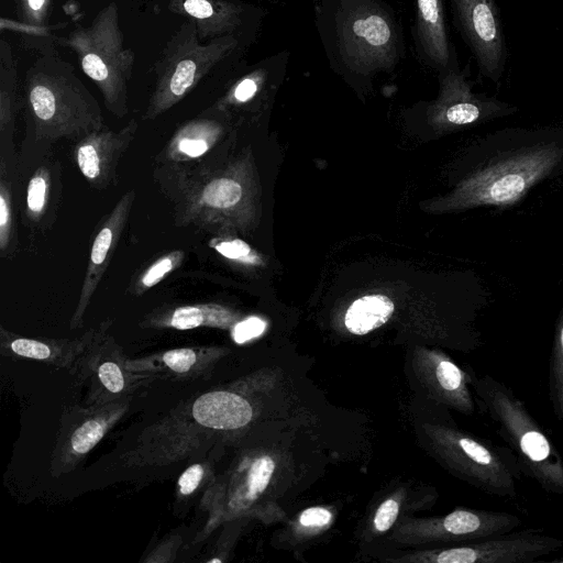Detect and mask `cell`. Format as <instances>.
Listing matches in <instances>:
<instances>
[{
  "instance_id": "6da1fadb",
  "label": "cell",
  "mask_w": 563,
  "mask_h": 563,
  "mask_svg": "<svg viewBox=\"0 0 563 563\" xmlns=\"http://www.w3.org/2000/svg\"><path fill=\"white\" fill-rule=\"evenodd\" d=\"M330 68L353 87L391 75L406 56L400 0H311Z\"/></svg>"
},
{
  "instance_id": "7a4b0ae2",
  "label": "cell",
  "mask_w": 563,
  "mask_h": 563,
  "mask_svg": "<svg viewBox=\"0 0 563 563\" xmlns=\"http://www.w3.org/2000/svg\"><path fill=\"white\" fill-rule=\"evenodd\" d=\"M563 167V136L528 131L488 137L477 168L457 192L461 207L510 208Z\"/></svg>"
},
{
  "instance_id": "3957f363",
  "label": "cell",
  "mask_w": 563,
  "mask_h": 563,
  "mask_svg": "<svg viewBox=\"0 0 563 563\" xmlns=\"http://www.w3.org/2000/svg\"><path fill=\"white\" fill-rule=\"evenodd\" d=\"M21 104L37 139L81 140L104 129L98 101L52 45L26 70Z\"/></svg>"
},
{
  "instance_id": "277c9868",
  "label": "cell",
  "mask_w": 563,
  "mask_h": 563,
  "mask_svg": "<svg viewBox=\"0 0 563 563\" xmlns=\"http://www.w3.org/2000/svg\"><path fill=\"white\" fill-rule=\"evenodd\" d=\"M471 384L498 432L515 451L521 472L544 490L563 495V457L523 402L490 375L472 376Z\"/></svg>"
},
{
  "instance_id": "5b68a950",
  "label": "cell",
  "mask_w": 563,
  "mask_h": 563,
  "mask_svg": "<svg viewBox=\"0 0 563 563\" xmlns=\"http://www.w3.org/2000/svg\"><path fill=\"white\" fill-rule=\"evenodd\" d=\"M55 41L71 51L84 74L100 90L107 109L118 118L128 113V86L135 53L125 46L115 1L103 7L89 25H76Z\"/></svg>"
},
{
  "instance_id": "8992f818",
  "label": "cell",
  "mask_w": 563,
  "mask_h": 563,
  "mask_svg": "<svg viewBox=\"0 0 563 563\" xmlns=\"http://www.w3.org/2000/svg\"><path fill=\"white\" fill-rule=\"evenodd\" d=\"M244 40L227 35L202 43L196 25L183 22L152 67L154 87L143 119L154 120L181 101L214 67L239 52Z\"/></svg>"
},
{
  "instance_id": "52a82bcc",
  "label": "cell",
  "mask_w": 563,
  "mask_h": 563,
  "mask_svg": "<svg viewBox=\"0 0 563 563\" xmlns=\"http://www.w3.org/2000/svg\"><path fill=\"white\" fill-rule=\"evenodd\" d=\"M423 432L433 453L456 476L490 495H516L521 468L514 453L443 424H423Z\"/></svg>"
},
{
  "instance_id": "ba28073f",
  "label": "cell",
  "mask_w": 563,
  "mask_h": 563,
  "mask_svg": "<svg viewBox=\"0 0 563 563\" xmlns=\"http://www.w3.org/2000/svg\"><path fill=\"white\" fill-rule=\"evenodd\" d=\"M563 548V540L538 531L507 532L450 548L408 553L405 563H531Z\"/></svg>"
},
{
  "instance_id": "9c48e42d",
  "label": "cell",
  "mask_w": 563,
  "mask_h": 563,
  "mask_svg": "<svg viewBox=\"0 0 563 563\" xmlns=\"http://www.w3.org/2000/svg\"><path fill=\"white\" fill-rule=\"evenodd\" d=\"M521 523L506 511L459 508L442 517L405 519L391 538L400 544L464 542L511 532Z\"/></svg>"
},
{
  "instance_id": "30bf717a",
  "label": "cell",
  "mask_w": 563,
  "mask_h": 563,
  "mask_svg": "<svg viewBox=\"0 0 563 563\" xmlns=\"http://www.w3.org/2000/svg\"><path fill=\"white\" fill-rule=\"evenodd\" d=\"M167 9L191 21L201 41L235 35L251 41L265 12L230 0H168Z\"/></svg>"
},
{
  "instance_id": "8fae6325",
  "label": "cell",
  "mask_w": 563,
  "mask_h": 563,
  "mask_svg": "<svg viewBox=\"0 0 563 563\" xmlns=\"http://www.w3.org/2000/svg\"><path fill=\"white\" fill-rule=\"evenodd\" d=\"M455 20L486 76L497 78L505 47L493 0H451Z\"/></svg>"
},
{
  "instance_id": "7c38bea8",
  "label": "cell",
  "mask_w": 563,
  "mask_h": 563,
  "mask_svg": "<svg viewBox=\"0 0 563 563\" xmlns=\"http://www.w3.org/2000/svg\"><path fill=\"white\" fill-rule=\"evenodd\" d=\"M438 74L441 96L437 111L440 119L452 126L473 125L516 111V108L494 98L474 95L465 71L460 70L456 60Z\"/></svg>"
},
{
  "instance_id": "4fadbf2b",
  "label": "cell",
  "mask_w": 563,
  "mask_h": 563,
  "mask_svg": "<svg viewBox=\"0 0 563 563\" xmlns=\"http://www.w3.org/2000/svg\"><path fill=\"white\" fill-rule=\"evenodd\" d=\"M137 130L136 120H130L119 131L107 128L79 140L75 147L76 164L88 183L98 188L115 179L118 164Z\"/></svg>"
},
{
  "instance_id": "5bb4252c",
  "label": "cell",
  "mask_w": 563,
  "mask_h": 563,
  "mask_svg": "<svg viewBox=\"0 0 563 563\" xmlns=\"http://www.w3.org/2000/svg\"><path fill=\"white\" fill-rule=\"evenodd\" d=\"M413 369L429 394L439 402L464 415L474 412L466 375L448 355L440 351L418 349L412 356Z\"/></svg>"
},
{
  "instance_id": "9a60e30c",
  "label": "cell",
  "mask_w": 563,
  "mask_h": 563,
  "mask_svg": "<svg viewBox=\"0 0 563 563\" xmlns=\"http://www.w3.org/2000/svg\"><path fill=\"white\" fill-rule=\"evenodd\" d=\"M134 199L135 191L132 189L126 191L110 211L95 235L78 303L71 319L73 327L81 323L91 297L107 271L110 258L123 232Z\"/></svg>"
},
{
  "instance_id": "2e32d148",
  "label": "cell",
  "mask_w": 563,
  "mask_h": 563,
  "mask_svg": "<svg viewBox=\"0 0 563 563\" xmlns=\"http://www.w3.org/2000/svg\"><path fill=\"white\" fill-rule=\"evenodd\" d=\"M411 32L417 56L430 68L439 73L455 60L448 36L443 0H416Z\"/></svg>"
},
{
  "instance_id": "e0dca14e",
  "label": "cell",
  "mask_w": 563,
  "mask_h": 563,
  "mask_svg": "<svg viewBox=\"0 0 563 563\" xmlns=\"http://www.w3.org/2000/svg\"><path fill=\"white\" fill-rule=\"evenodd\" d=\"M243 195L238 180L228 176H213L198 180L186 195L184 218L206 227L213 222L219 212L235 207Z\"/></svg>"
},
{
  "instance_id": "ac0fdd59",
  "label": "cell",
  "mask_w": 563,
  "mask_h": 563,
  "mask_svg": "<svg viewBox=\"0 0 563 563\" xmlns=\"http://www.w3.org/2000/svg\"><path fill=\"white\" fill-rule=\"evenodd\" d=\"M192 416L203 427L228 431L246 426L253 418V409L250 402L238 394L214 390L195 400Z\"/></svg>"
},
{
  "instance_id": "d6986e66",
  "label": "cell",
  "mask_w": 563,
  "mask_h": 563,
  "mask_svg": "<svg viewBox=\"0 0 563 563\" xmlns=\"http://www.w3.org/2000/svg\"><path fill=\"white\" fill-rule=\"evenodd\" d=\"M221 124L210 118H198L177 130L166 147V157L174 162L191 161L205 155L218 141Z\"/></svg>"
},
{
  "instance_id": "ffe728a7",
  "label": "cell",
  "mask_w": 563,
  "mask_h": 563,
  "mask_svg": "<svg viewBox=\"0 0 563 563\" xmlns=\"http://www.w3.org/2000/svg\"><path fill=\"white\" fill-rule=\"evenodd\" d=\"M236 314L217 303H198L177 307L159 314L156 327L190 330L199 327L228 329L235 324Z\"/></svg>"
},
{
  "instance_id": "44dd1931",
  "label": "cell",
  "mask_w": 563,
  "mask_h": 563,
  "mask_svg": "<svg viewBox=\"0 0 563 563\" xmlns=\"http://www.w3.org/2000/svg\"><path fill=\"white\" fill-rule=\"evenodd\" d=\"M21 104L19 98V70L18 62L11 44L0 40V131L1 134H11L18 107Z\"/></svg>"
},
{
  "instance_id": "7402d4cb",
  "label": "cell",
  "mask_w": 563,
  "mask_h": 563,
  "mask_svg": "<svg viewBox=\"0 0 563 563\" xmlns=\"http://www.w3.org/2000/svg\"><path fill=\"white\" fill-rule=\"evenodd\" d=\"M394 311L393 301L384 295H367L355 300L344 318L346 329L357 335L385 324Z\"/></svg>"
},
{
  "instance_id": "603a6c76",
  "label": "cell",
  "mask_w": 563,
  "mask_h": 563,
  "mask_svg": "<svg viewBox=\"0 0 563 563\" xmlns=\"http://www.w3.org/2000/svg\"><path fill=\"white\" fill-rule=\"evenodd\" d=\"M275 470L276 463L269 455L252 460L231 497V507L239 510L255 501L267 489Z\"/></svg>"
},
{
  "instance_id": "cb8c5ba5",
  "label": "cell",
  "mask_w": 563,
  "mask_h": 563,
  "mask_svg": "<svg viewBox=\"0 0 563 563\" xmlns=\"http://www.w3.org/2000/svg\"><path fill=\"white\" fill-rule=\"evenodd\" d=\"M549 394L555 417L563 421V309L555 324L550 358Z\"/></svg>"
},
{
  "instance_id": "d4e9b609",
  "label": "cell",
  "mask_w": 563,
  "mask_h": 563,
  "mask_svg": "<svg viewBox=\"0 0 563 563\" xmlns=\"http://www.w3.org/2000/svg\"><path fill=\"white\" fill-rule=\"evenodd\" d=\"M212 352L211 349H174L159 355L157 362L176 378L194 377L202 371V356Z\"/></svg>"
},
{
  "instance_id": "484cf974",
  "label": "cell",
  "mask_w": 563,
  "mask_h": 563,
  "mask_svg": "<svg viewBox=\"0 0 563 563\" xmlns=\"http://www.w3.org/2000/svg\"><path fill=\"white\" fill-rule=\"evenodd\" d=\"M51 194V173L42 166L30 178L26 189L27 216L38 221L47 208Z\"/></svg>"
},
{
  "instance_id": "4316f807",
  "label": "cell",
  "mask_w": 563,
  "mask_h": 563,
  "mask_svg": "<svg viewBox=\"0 0 563 563\" xmlns=\"http://www.w3.org/2000/svg\"><path fill=\"white\" fill-rule=\"evenodd\" d=\"M185 253L174 250L158 257L136 279L134 291L142 294L162 282L170 272L183 262Z\"/></svg>"
},
{
  "instance_id": "83f0119b",
  "label": "cell",
  "mask_w": 563,
  "mask_h": 563,
  "mask_svg": "<svg viewBox=\"0 0 563 563\" xmlns=\"http://www.w3.org/2000/svg\"><path fill=\"white\" fill-rule=\"evenodd\" d=\"M1 332L2 336L7 339L10 351L19 356L47 361L60 352L59 342L12 336L11 333H7L4 330Z\"/></svg>"
},
{
  "instance_id": "f1b7e54d",
  "label": "cell",
  "mask_w": 563,
  "mask_h": 563,
  "mask_svg": "<svg viewBox=\"0 0 563 563\" xmlns=\"http://www.w3.org/2000/svg\"><path fill=\"white\" fill-rule=\"evenodd\" d=\"M107 432V421L93 418L82 422L70 437L71 451L77 455L88 453Z\"/></svg>"
},
{
  "instance_id": "f546056e",
  "label": "cell",
  "mask_w": 563,
  "mask_h": 563,
  "mask_svg": "<svg viewBox=\"0 0 563 563\" xmlns=\"http://www.w3.org/2000/svg\"><path fill=\"white\" fill-rule=\"evenodd\" d=\"M16 22L27 26L48 27L52 0H13Z\"/></svg>"
},
{
  "instance_id": "4dcf8cb0",
  "label": "cell",
  "mask_w": 563,
  "mask_h": 563,
  "mask_svg": "<svg viewBox=\"0 0 563 563\" xmlns=\"http://www.w3.org/2000/svg\"><path fill=\"white\" fill-rule=\"evenodd\" d=\"M12 197L10 183L1 170L0 180V250L3 254L9 249L13 233Z\"/></svg>"
},
{
  "instance_id": "1f68e13d",
  "label": "cell",
  "mask_w": 563,
  "mask_h": 563,
  "mask_svg": "<svg viewBox=\"0 0 563 563\" xmlns=\"http://www.w3.org/2000/svg\"><path fill=\"white\" fill-rule=\"evenodd\" d=\"M97 379L109 395H120L126 387V376L115 361H106L97 368Z\"/></svg>"
},
{
  "instance_id": "d6a6232c",
  "label": "cell",
  "mask_w": 563,
  "mask_h": 563,
  "mask_svg": "<svg viewBox=\"0 0 563 563\" xmlns=\"http://www.w3.org/2000/svg\"><path fill=\"white\" fill-rule=\"evenodd\" d=\"M332 518L329 509L316 506L305 509L298 517V523L303 531L316 532L327 528Z\"/></svg>"
},
{
  "instance_id": "836d02e7",
  "label": "cell",
  "mask_w": 563,
  "mask_h": 563,
  "mask_svg": "<svg viewBox=\"0 0 563 563\" xmlns=\"http://www.w3.org/2000/svg\"><path fill=\"white\" fill-rule=\"evenodd\" d=\"M399 507L400 504L398 497H389L384 500L374 515V530L377 532H385L389 530L398 518Z\"/></svg>"
},
{
  "instance_id": "e575fe53",
  "label": "cell",
  "mask_w": 563,
  "mask_h": 563,
  "mask_svg": "<svg viewBox=\"0 0 563 563\" xmlns=\"http://www.w3.org/2000/svg\"><path fill=\"white\" fill-rule=\"evenodd\" d=\"M266 329V322L257 317H250L236 322L232 329V338L239 343H245L260 336Z\"/></svg>"
},
{
  "instance_id": "d590c367",
  "label": "cell",
  "mask_w": 563,
  "mask_h": 563,
  "mask_svg": "<svg viewBox=\"0 0 563 563\" xmlns=\"http://www.w3.org/2000/svg\"><path fill=\"white\" fill-rule=\"evenodd\" d=\"M210 245L221 255L230 260L244 261L251 254V247L242 240L214 239Z\"/></svg>"
},
{
  "instance_id": "8d00e7d4",
  "label": "cell",
  "mask_w": 563,
  "mask_h": 563,
  "mask_svg": "<svg viewBox=\"0 0 563 563\" xmlns=\"http://www.w3.org/2000/svg\"><path fill=\"white\" fill-rule=\"evenodd\" d=\"M203 477V467L200 464L189 466L179 477L178 487L183 495H190L199 486Z\"/></svg>"
},
{
  "instance_id": "74e56055",
  "label": "cell",
  "mask_w": 563,
  "mask_h": 563,
  "mask_svg": "<svg viewBox=\"0 0 563 563\" xmlns=\"http://www.w3.org/2000/svg\"><path fill=\"white\" fill-rule=\"evenodd\" d=\"M77 1H87V0H77Z\"/></svg>"
}]
</instances>
